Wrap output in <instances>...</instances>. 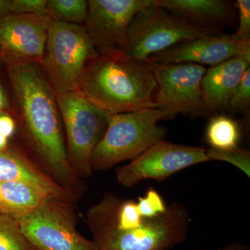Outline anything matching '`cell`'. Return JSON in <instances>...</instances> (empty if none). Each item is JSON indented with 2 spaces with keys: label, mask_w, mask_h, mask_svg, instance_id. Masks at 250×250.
<instances>
[{
  "label": "cell",
  "mask_w": 250,
  "mask_h": 250,
  "mask_svg": "<svg viewBox=\"0 0 250 250\" xmlns=\"http://www.w3.org/2000/svg\"><path fill=\"white\" fill-rule=\"evenodd\" d=\"M14 108L11 105L9 93L6 89L2 79L0 77V114L4 113L13 115Z\"/></svg>",
  "instance_id": "484cf974"
},
{
  "label": "cell",
  "mask_w": 250,
  "mask_h": 250,
  "mask_svg": "<svg viewBox=\"0 0 250 250\" xmlns=\"http://www.w3.org/2000/svg\"><path fill=\"white\" fill-rule=\"evenodd\" d=\"M241 131L238 122L225 115L210 118L206 129L205 139L210 148L232 149L238 147Z\"/></svg>",
  "instance_id": "ac0fdd59"
},
{
  "label": "cell",
  "mask_w": 250,
  "mask_h": 250,
  "mask_svg": "<svg viewBox=\"0 0 250 250\" xmlns=\"http://www.w3.org/2000/svg\"><path fill=\"white\" fill-rule=\"evenodd\" d=\"M234 6L238 10V27L231 36L237 42L250 41V1L238 0Z\"/></svg>",
  "instance_id": "603a6c76"
},
{
  "label": "cell",
  "mask_w": 250,
  "mask_h": 250,
  "mask_svg": "<svg viewBox=\"0 0 250 250\" xmlns=\"http://www.w3.org/2000/svg\"><path fill=\"white\" fill-rule=\"evenodd\" d=\"M73 203L50 197L35 209L14 218L36 250H97L94 242L77 230Z\"/></svg>",
  "instance_id": "ba28073f"
},
{
  "label": "cell",
  "mask_w": 250,
  "mask_h": 250,
  "mask_svg": "<svg viewBox=\"0 0 250 250\" xmlns=\"http://www.w3.org/2000/svg\"><path fill=\"white\" fill-rule=\"evenodd\" d=\"M189 217L182 204L167 205L165 213L128 231L90 228L97 250H170L187 238Z\"/></svg>",
  "instance_id": "52a82bcc"
},
{
  "label": "cell",
  "mask_w": 250,
  "mask_h": 250,
  "mask_svg": "<svg viewBox=\"0 0 250 250\" xmlns=\"http://www.w3.org/2000/svg\"><path fill=\"white\" fill-rule=\"evenodd\" d=\"M233 57L250 63V41L237 42L231 35L222 34L183 41L150 56L147 62L156 65L192 63L212 67Z\"/></svg>",
  "instance_id": "4fadbf2b"
},
{
  "label": "cell",
  "mask_w": 250,
  "mask_h": 250,
  "mask_svg": "<svg viewBox=\"0 0 250 250\" xmlns=\"http://www.w3.org/2000/svg\"><path fill=\"white\" fill-rule=\"evenodd\" d=\"M220 34L176 17L155 0L140 10L130 23L125 55L147 62L150 56L183 41Z\"/></svg>",
  "instance_id": "8992f818"
},
{
  "label": "cell",
  "mask_w": 250,
  "mask_h": 250,
  "mask_svg": "<svg viewBox=\"0 0 250 250\" xmlns=\"http://www.w3.org/2000/svg\"><path fill=\"white\" fill-rule=\"evenodd\" d=\"M51 22L45 15L10 13L0 18V59L6 67L41 65Z\"/></svg>",
  "instance_id": "7c38bea8"
},
{
  "label": "cell",
  "mask_w": 250,
  "mask_h": 250,
  "mask_svg": "<svg viewBox=\"0 0 250 250\" xmlns=\"http://www.w3.org/2000/svg\"><path fill=\"white\" fill-rule=\"evenodd\" d=\"M216 250H250V249L247 245L235 242V243H230V244L227 245L226 246Z\"/></svg>",
  "instance_id": "4316f807"
},
{
  "label": "cell",
  "mask_w": 250,
  "mask_h": 250,
  "mask_svg": "<svg viewBox=\"0 0 250 250\" xmlns=\"http://www.w3.org/2000/svg\"><path fill=\"white\" fill-rule=\"evenodd\" d=\"M0 250H36L14 217L0 213Z\"/></svg>",
  "instance_id": "ffe728a7"
},
{
  "label": "cell",
  "mask_w": 250,
  "mask_h": 250,
  "mask_svg": "<svg viewBox=\"0 0 250 250\" xmlns=\"http://www.w3.org/2000/svg\"><path fill=\"white\" fill-rule=\"evenodd\" d=\"M208 160L225 161L236 166L244 172L248 177L250 176V153L239 147L232 149H207Z\"/></svg>",
  "instance_id": "44dd1931"
},
{
  "label": "cell",
  "mask_w": 250,
  "mask_h": 250,
  "mask_svg": "<svg viewBox=\"0 0 250 250\" xmlns=\"http://www.w3.org/2000/svg\"><path fill=\"white\" fill-rule=\"evenodd\" d=\"M250 106V67L247 69L232 95L230 109L248 112Z\"/></svg>",
  "instance_id": "7402d4cb"
},
{
  "label": "cell",
  "mask_w": 250,
  "mask_h": 250,
  "mask_svg": "<svg viewBox=\"0 0 250 250\" xmlns=\"http://www.w3.org/2000/svg\"><path fill=\"white\" fill-rule=\"evenodd\" d=\"M156 88L149 62L99 54L82 74L77 91L108 114H119L156 108Z\"/></svg>",
  "instance_id": "7a4b0ae2"
},
{
  "label": "cell",
  "mask_w": 250,
  "mask_h": 250,
  "mask_svg": "<svg viewBox=\"0 0 250 250\" xmlns=\"http://www.w3.org/2000/svg\"><path fill=\"white\" fill-rule=\"evenodd\" d=\"M161 120L156 108L109 114L107 127L92 156L93 171L107 170L123 161L134 160L164 141L167 130L159 124Z\"/></svg>",
  "instance_id": "3957f363"
},
{
  "label": "cell",
  "mask_w": 250,
  "mask_h": 250,
  "mask_svg": "<svg viewBox=\"0 0 250 250\" xmlns=\"http://www.w3.org/2000/svg\"><path fill=\"white\" fill-rule=\"evenodd\" d=\"M67 139V160L78 178L93 174L92 156L107 127L108 114L78 91L57 95Z\"/></svg>",
  "instance_id": "5b68a950"
},
{
  "label": "cell",
  "mask_w": 250,
  "mask_h": 250,
  "mask_svg": "<svg viewBox=\"0 0 250 250\" xmlns=\"http://www.w3.org/2000/svg\"><path fill=\"white\" fill-rule=\"evenodd\" d=\"M155 0H89L84 26L98 54L125 55L129 24L135 15Z\"/></svg>",
  "instance_id": "30bf717a"
},
{
  "label": "cell",
  "mask_w": 250,
  "mask_h": 250,
  "mask_svg": "<svg viewBox=\"0 0 250 250\" xmlns=\"http://www.w3.org/2000/svg\"><path fill=\"white\" fill-rule=\"evenodd\" d=\"M6 70L16 109L29 144L50 177L75 201L85 192V186L67 160L57 95L40 64L8 67Z\"/></svg>",
  "instance_id": "6da1fadb"
},
{
  "label": "cell",
  "mask_w": 250,
  "mask_h": 250,
  "mask_svg": "<svg viewBox=\"0 0 250 250\" xmlns=\"http://www.w3.org/2000/svg\"><path fill=\"white\" fill-rule=\"evenodd\" d=\"M152 65L157 84L156 108L161 112L162 120H172L178 115L192 118L208 116L201 88L207 71L205 66L192 63Z\"/></svg>",
  "instance_id": "9c48e42d"
},
{
  "label": "cell",
  "mask_w": 250,
  "mask_h": 250,
  "mask_svg": "<svg viewBox=\"0 0 250 250\" xmlns=\"http://www.w3.org/2000/svg\"><path fill=\"white\" fill-rule=\"evenodd\" d=\"M47 0H10L12 14L45 15Z\"/></svg>",
  "instance_id": "cb8c5ba5"
},
{
  "label": "cell",
  "mask_w": 250,
  "mask_h": 250,
  "mask_svg": "<svg viewBox=\"0 0 250 250\" xmlns=\"http://www.w3.org/2000/svg\"><path fill=\"white\" fill-rule=\"evenodd\" d=\"M10 13V0H0V18Z\"/></svg>",
  "instance_id": "83f0119b"
},
{
  "label": "cell",
  "mask_w": 250,
  "mask_h": 250,
  "mask_svg": "<svg viewBox=\"0 0 250 250\" xmlns=\"http://www.w3.org/2000/svg\"><path fill=\"white\" fill-rule=\"evenodd\" d=\"M8 145H9V139L0 134V151L7 149Z\"/></svg>",
  "instance_id": "f1b7e54d"
},
{
  "label": "cell",
  "mask_w": 250,
  "mask_h": 250,
  "mask_svg": "<svg viewBox=\"0 0 250 250\" xmlns=\"http://www.w3.org/2000/svg\"><path fill=\"white\" fill-rule=\"evenodd\" d=\"M99 55L83 24L52 21L41 66L56 95L77 91L82 74Z\"/></svg>",
  "instance_id": "277c9868"
},
{
  "label": "cell",
  "mask_w": 250,
  "mask_h": 250,
  "mask_svg": "<svg viewBox=\"0 0 250 250\" xmlns=\"http://www.w3.org/2000/svg\"><path fill=\"white\" fill-rule=\"evenodd\" d=\"M209 161L207 149L162 141L116 170L117 182L133 187L146 179L161 182L190 166Z\"/></svg>",
  "instance_id": "8fae6325"
},
{
  "label": "cell",
  "mask_w": 250,
  "mask_h": 250,
  "mask_svg": "<svg viewBox=\"0 0 250 250\" xmlns=\"http://www.w3.org/2000/svg\"><path fill=\"white\" fill-rule=\"evenodd\" d=\"M250 62L238 57L207 70L202 80V95L208 114L229 109V103Z\"/></svg>",
  "instance_id": "9a60e30c"
},
{
  "label": "cell",
  "mask_w": 250,
  "mask_h": 250,
  "mask_svg": "<svg viewBox=\"0 0 250 250\" xmlns=\"http://www.w3.org/2000/svg\"><path fill=\"white\" fill-rule=\"evenodd\" d=\"M88 11L86 0H47L45 14L52 21L83 24Z\"/></svg>",
  "instance_id": "d6986e66"
},
{
  "label": "cell",
  "mask_w": 250,
  "mask_h": 250,
  "mask_svg": "<svg viewBox=\"0 0 250 250\" xmlns=\"http://www.w3.org/2000/svg\"><path fill=\"white\" fill-rule=\"evenodd\" d=\"M157 4L192 25L219 34L236 22L234 4L227 0H157Z\"/></svg>",
  "instance_id": "5bb4252c"
},
{
  "label": "cell",
  "mask_w": 250,
  "mask_h": 250,
  "mask_svg": "<svg viewBox=\"0 0 250 250\" xmlns=\"http://www.w3.org/2000/svg\"><path fill=\"white\" fill-rule=\"evenodd\" d=\"M50 197L29 184L0 182V213L16 218L35 209Z\"/></svg>",
  "instance_id": "e0dca14e"
},
{
  "label": "cell",
  "mask_w": 250,
  "mask_h": 250,
  "mask_svg": "<svg viewBox=\"0 0 250 250\" xmlns=\"http://www.w3.org/2000/svg\"><path fill=\"white\" fill-rule=\"evenodd\" d=\"M22 182L31 184L54 198L73 200L50 176L27 156L7 148L0 151V182Z\"/></svg>",
  "instance_id": "2e32d148"
},
{
  "label": "cell",
  "mask_w": 250,
  "mask_h": 250,
  "mask_svg": "<svg viewBox=\"0 0 250 250\" xmlns=\"http://www.w3.org/2000/svg\"><path fill=\"white\" fill-rule=\"evenodd\" d=\"M16 125L13 115L4 113L0 114V134L9 140L14 136Z\"/></svg>",
  "instance_id": "d4e9b609"
}]
</instances>
